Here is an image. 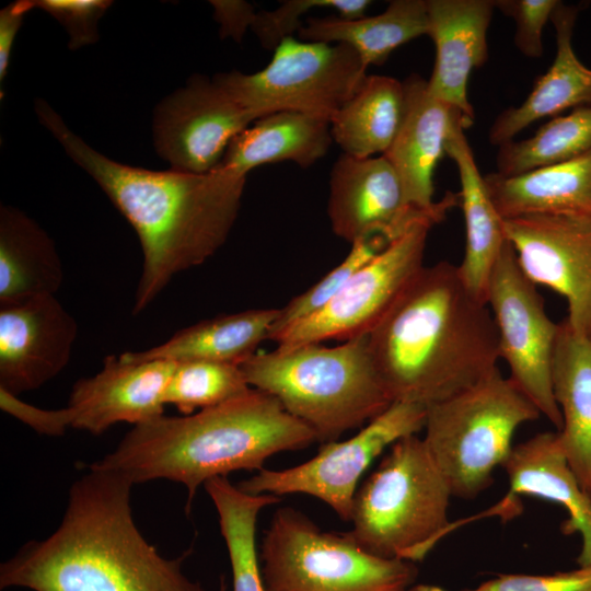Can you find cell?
<instances>
[{
    "label": "cell",
    "mask_w": 591,
    "mask_h": 591,
    "mask_svg": "<svg viewBox=\"0 0 591 591\" xmlns=\"http://www.w3.org/2000/svg\"><path fill=\"white\" fill-rule=\"evenodd\" d=\"M35 111L139 237L142 269L134 315L146 310L176 274L201 265L225 243L241 208L246 175L220 166L193 174L121 164L71 131L47 102L36 101Z\"/></svg>",
    "instance_id": "cell-1"
},
{
    "label": "cell",
    "mask_w": 591,
    "mask_h": 591,
    "mask_svg": "<svg viewBox=\"0 0 591 591\" xmlns=\"http://www.w3.org/2000/svg\"><path fill=\"white\" fill-rule=\"evenodd\" d=\"M84 467L57 530L0 565V589L206 591L183 571L189 551L165 558L138 530L130 506L135 484L117 472Z\"/></svg>",
    "instance_id": "cell-2"
},
{
    "label": "cell",
    "mask_w": 591,
    "mask_h": 591,
    "mask_svg": "<svg viewBox=\"0 0 591 591\" xmlns=\"http://www.w3.org/2000/svg\"><path fill=\"white\" fill-rule=\"evenodd\" d=\"M392 402L428 407L498 369V334L488 305L457 266H424L367 335Z\"/></svg>",
    "instance_id": "cell-3"
},
{
    "label": "cell",
    "mask_w": 591,
    "mask_h": 591,
    "mask_svg": "<svg viewBox=\"0 0 591 591\" xmlns=\"http://www.w3.org/2000/svg\"><path fill=\"white\" fill-rule=\"evenodd\" d=\"M317 441L305 424L270 394L251 387L219 405L136 425L103 459L84 466L120 473L134 484L164 478L187 490L186 512L199 486L215 477L260 471L273 455Z\"/></svg>",
    "instance_id": "cell-4"
},
{
    "label": "cell",
    "mask_w": 591,
    "mask_h": 591,
    "mask_svg": "<svg viewBox=\"0 0 591 591\" xmlns=\"http://www.w3.org/2000/svg\"><path fill=\"white\" fill-rule=\"evenodd\" d=\"M240 367L251 387L274 396L325 443L362 428L393 403L373 366L367 336L334 347L309 344L257 351Z\"/></svg>",
    "instance_id": "cell-5"
},
{
    "label": "cell",
    "mask_w": 591,
    "mask_h": 591,
    "mask_svg": "<svg viewBox=\"0 0 591 591\" xmlns=\"http://www.w3.org/2000/svg\"><path fill=\"white\" fill-rule=\"evenodd\" d=\"M451 497L424 439L404 437L358 488L347 534L378 557L421 560L449 533Z\"/></svg>",
    "instance_id": "cell-6"
},
{
    "label": "cell",
    "mask_w": 591,
    "mask_h": 591,
    "mask_svg": "<svg viewBox=\"0 0 591 591\" xmlns=\"http://www.w3.org/2000/svg\"><path fill=\"white\" fill-rule=\"evenodd\" d=\"M541 416L499 368L472 386L427 407L424 441L452 496L473 499L493 482L517 429Z\"/></svg>",
    "instance_id": "cell-7"
},
{
    "label": "cell",
    "mask_w": 591,
    "mask_h": 591,
    "mask_svg": "<svg viewBox=\"0 0 591 591\" xmlns=\"http://www.w3.org/2000/svg\"><path fill=\"white\" fill-rule=\"evenodd\" d=\"M258 554L265 591H404L418 573L414 561L372 555L292 507L275 511Z\"/></svg>",
    "instance_id": "cell-8"
},
{
    "label": "cell",
    "mask_w": 591,
    "mask_h": 591,
    "mask_svg": "<svg viewBox=\"0 0 591 591\" xmlns=\"http://www.w3.org/2000/svg\"><path fill=\"white\" fill-rule=\"evenodd\" d=\"M367 69L358 53L346 44L288 37L260 71L248 74L232 70L213 79L256 119L291 111L331 123L361 86Z\"/></svg>",
    "instance_id": "cell-9"
},
{
    "label": "cell",
    "mask_w": 591,
    "mask_h": 591,
    "mask_svg": "<svg viewBox=\"0 0 591 591\" xmlns=\"http://www.w3.org/2000/svg\"><path fill=\"white\" fill-rule=\"evenodd\" d=\"M427 407L392 403L382 414L345 441H331L315 456L285 470H260L237 487L253 495L303 494L331 507L350 521L357 486L375 457L397 440L417 434L425 427Z\"/></svg>",
    "instance_id": "cell-10"
},
{
    "label": "cell",
    "mask_w": 591,
    "mask_h": 591,
    "mask_svg": "<svg viewBox=\"0 0 591 591\" xmlns=\"http://www.w3.org/2000/svg\"><path fill=\"white\" fill-rule=\"evenodd\" d=\"M486 303L497 328L500 359L510 369L509 379L559 430L563 418L552 383L559 323L548 317L536 285L522 271L508 240L493 268Z\"/></svg>",
    "instance_id": "cell-11"
},
{
    "label": "cell",
    "mask_w": 591,
    "mask_h": 591,
    "mask_svg": "<svg viewBox=\"0 0 591 591\" xmlns=\"http://www.w3.org/2000/svg\"><path fill=\"white\" fill-rule=\"evenodd\" d=\"M418 223L363 265L318 312L281 332L278 349L367 336L424 267L431 228Z\"/></svg>",
    "instance_id": "cell-12"
},
{
    "label": "cell",
    "mask_w": 591,
    "mask_h": 591,
    "mask_svg": "<svg viewBox=\"0 0 591 591\" xmlns=\"http://www.w3.org/2000/svg\"><path fill=\"white\" fill-rule=\"evenodd\" d=\"M459 205V194L447 192L431 208L416 206L384 155L355 158L343 153L329 175L331 228L350 245L374 236L391 243L418 223H440Z\"/></svg>",
    "instance_id": "cell-13"
},
{
    "label": "cell",
    "mask_w": 591,
    "mask_h": 591,
    "mask_svg": "<svg viewBox=\"0 0 591 591\" xmlns=\"http://www.w3.org/2000/svg\"><path fill=\"white\" fill-rule=\"evenodd\" d=\"M255 120L213 78L196 74L155 107L153 143L171 170L205 174L219 166L231 140Z\"/></svg>",
    "instance_id": "cell-14"
},
{
    "label": "cell",
    "mask_w": 591,
    "mask_h": 591,
    "mask_svg": "<svg viewBox=\"0 0 591 591\" xmlns=\"http://www.w3.org/2000/svg\"><path fill=\"white\" fill-rule=\"evenodd\" d=\"M503 230L525 276L564 297L565 320L591 339V217L523 216L503 220Z\"/></svg>",
    "instance_id": "cell-15"
},
{
    "label": "cell",
    "mask_w": 591,
    "mask_h": 591,
    "mask_svg": "<svg viewBox=\"0 0 591 591\" xmlns=\"http://www.w3.org/2000/svg\"><path fill=\"white\" fill-rule=\"evenodd\" d=\"M78 324L56 296L0 304V389L19 396L68 364Z\"/></svg>",
    "instance_id": "cell-16"
},
{
    "label": "cell",
    "mask_w": 591,
    "mask_h": 591,
    "mask_svg": "<svg viewBox=\"0 0 591 591\" xmlns=\"http://www.w3.org/2000/svg\"><path fill=\"white\" fill-rule=\"evenodd\" d=\"M502 467L509 491L496 506L465 522L493 515L509 520L521 510L522 495L556 502L568 515L561 525L563 533L581 536L578 566H591V498L570 467L557 432H541L513 445Z\"/></svg>",
    "instance_id": "cell-17"
},
{
    "label": "cell",
    "mask_w": 591,
    "mask_h": 591,
    "mask_svg": "<svg viewBox=\"0 0 591 591\" xmlns=\"http://www.w3.org/2000/svg\"><path fill=\"white\" fill-rule=\"evenodd\" d=\"M175 361H123L111 355L95 375L78 380L68 409L71 428L101 434L117 422L139 425L164 413V394Z\"/></svg>",
    "instance_id": "cell-18"
},
{
    "label": "cell",
    "mask_w": 591,
    "mask_h": 591,
    "mask_svg": "<svg viewBox=\"0 0 591 591\" xmlns=\"http://www.w3.org/2000/svg\"><path fill=\"white\" fill-rule=\"evenodd\" d=\"M428 34L434 63L428 89L436 97L474 120L467 84L473 70L488 58L487 33L495 0H426Z\"/></svg>",
    "instance_id": "cell-19"
},
{
    "label": "cell",
    "mask_w": 591,
    "mask_h": 591,
    "mask_svg": "<svg viewBox=\"0 0 591 591\" xmlns=\"http://www.w3.org/2000/svg\"><path fill=\"white\" fill-rule=\"evenodd\" d=\"M403 118L397 134L383 154L401 177L407 196L420 208H431L433 173L455 124L462 119L474 123L428 89L427 80L410 74L405 81Z\"/></svg>",
    "instance_id": "cell-20"
},
{
    "label": "cell",
    "mask_w": 591,
    "mask_h": 591,
    "mask_svg": "<svg viewBox=\"0 0 591 591\" xmlns=\"http://www.w3.org/2000/svg\"><path fill=\"white\" fill-rule=\"evenodd\" d=\"M579 12L578 4L563 1L554 11L551 22L556 33L555 58L547 71L534 82L526 99L496 117L488 132L493 146L514 140L522 130L542 118L591 105V68L580 61L572 46Z\"/></svg>",
    "instance_id": "cell-21"
},
{
    "label": "cell",
    "mask_w": 591,
    "mask_h": 591,
    "mask_svg": "<svg viewBox=\"0 0 591 591\" xmlns=\"http://www.w3.org/2000/svg\"><path fill=\"white\" fill-rule=\"evenodd\" d=\"M472 125L464 119L455 124L447 142L445 154L457 170L460 205L465 223V248L463 259L457 265L459 273L470 292L486 303L489 278L507 239L503 219L495 208L465 136V129Z\"/></svg>",
    "instance_id": "cell-22"
},
{
    "label": "cell",
    "mask_w": 591,
    "mask_h": 591,
    "mask_svg": "<svg viewBox=\"0 0 591 591\" xmlns=\"http://www.w3.org/2000/svg\"><path fill=\"white\" fill-rule=\"evenodd\" d=\"M553 392L563 425L557 431L567 461L591 498V339L559 323L552 362Z\"/></svg>",
    "instance_id": "cell-23"
},
{
    "label": "cell",
    "mask_w": 591,
    "mask_h": 591,
    "mask_svg": "<svg viewBox=\"0 0 591 591\" xmlns=\"http://www.w3.org/2000/svg\"><path fill=\"white\" fill-rule=\"evenodd\" d=\"M500 217L579 215L591 217V151L576 159L514 176H484Z\"/></svg>",
    "instance_id": "cell-24"
},
{
    "label": "cell",
    "mask_w": 591,
    "mask_h": 591,
    "mask_svg": "<svg viewBox=\"0 0 591 591\" xmlns=\"http://www.w3.org/2000/svg\"><path fill=\"white\" fill-rule=\"evenodd\" d=\"M332 142L329 120L300 112H276L237 134L219 166L242 175L285 161L309 167L327 153Z\"/></svg>",
    "instance_id": "cell-25"
},
{
    "label": "cell",
    "mask_w": 591,
    "mask_h": 591,
    "mask_svg": "<svg viewBox=\"0 0 591 591\" xmlns=\"http://www.w3.org/2000/svg\"><path fill=\"white\" fill-rule=\"evenodd\" d=\"M279 309H254L204 320L176 332L161 345L126 351L123 361L207 360L241 366L268 339Z\"/></svg>",
    "instance_id": "cell-26"
},
{
    "label": "cell",
    "mask_w": 591,
    "mask_h": 591,
    "mask_svg": "<svg viewBox=\"0 0 591 591\" xmlns=\"http://www.w3.org/2000/svg\"><path fill=\"white\" fill-rule=\"evenodd\" d=\"M63 280L56 244L30 216L0 208V304L55 296Z\"/></svg>",
    "instance_id": "cell-27"
},
{
    "label": "cell",
    "mask_w": 591,
    "mask_h": 591,
    "mask_svg": "<svg viewBox=\"0 0 591 591\" xmlns=\"http://www.w3.org/2000/svg\"><path fill=\"white\" fill-rule=\"evenodd\" d=\"M427 34L426 0H394L383 12L372 16L308 18L298 32L304 42L350 46L367 68L383 65L396 48Z\"/></svg>",
    "instance_id": "cell-28"
},
{
    "label": "cell",
    "mask_w": 591,
    "mask_h": 591,
    "mask_svg": "<svg viewBox=\"0 0 591 591\" xmlns=\"http://www.w3.org/2000/svg\"><path fill=\"white\" fill-rule=\"evenodd\" d=\"M405 103L403 82L367 76L361 86L332 117L333 141L355 158L383 155L399 128Z\"/></svg>",
    "instance_id": "cell-29"
},
{
    "label": "cell",
    "mask_w": 591,
    "mask_h": 591,
    "mask_svg": "<svg viewBox=\"0 0 591 591\" xmlns=\"http://www.w3.org/2000/svg\"><path fill=\"white\" fill-rule=\"evenodd\" d=\"M218 512L232 571L233 591H265L256 523L259 512L280 501L279 497L243 491L227 477H216L204 485Z\"/></svg>",
    "instance_id": "cell-30"
},
{
    "label": "cell",
    "mask_w": 591,
    "mask_h": 591,
    "mask_svg": "<svg viewBox=\"0 0 591 591\" xmlns=\"http://www.w3.org/2000/svg\"><path fill=\"white\" fill-rule=\"evenodd\" d=\"M591 151V105L553 117L536 132L498 147L496 170L514 176L535 169L566 162Z\"/></svg>",
    "instance_id": "cell-31"
},
{
    "label": "cell",
    "mask_w": 591,
    "mask_h": 591,
    "mask_svg": "<svg viewBox=\"0 0 591 591\" xmlns=\"http://www.w3.org/2000/svg\"><path fill=\"white\" fill-rule=\"evenodd\" d=\"M251 389L240 366L207 360L176 362L164 394V403L183 415L212 407Z\"/></svg>",
    "instance_id": "cell-32"
},
{
    "label": "cell",
    "mask_w": 591,
    "mask_h": 591,
    "mask_svg": "<svg viewBox=\"0 0 591 591\" xmlns=\"http://www.w3.org/2000/svg\"><path fill=\"white\" fill-rule=\"evenodd\" d=\"M384 239L374 236L351 244L348 255L336 267L301 294L279 309L268 339L273 340L285 329L322 310L344 285L386 245Z\"/></svg>",
    "instance_id": "cell-33"
},
{
    "label": "cell",
    "mask_w": 591,
    "mask_h": 591,
    "mask_svg": "<svg viewBox=\"0 0 591 591\" xmlns=\"http://www.w3.org/2000/svg\"><path fill=\"white\" fill-rule=\"evenodd\" d=\"M372 2L369 0H286L270 11L256 12L251 30L260 45L268 50L286 38L293 37L303 26L302 16L314 9H332L344 19L366 15Z\"/></svg>",
    "instance_id": "cell-34"
},
{
    "label": "cell",
    "mask_w": 591,
    "mask_h": 591,
    "mask_svg": "<svg viewBox=\"0 0 591 591\" xmlns=\"http://www.w3.org/2000/svg\"><path fill=\"white\" fill-rule=\"evenodd\" d=\"M59 22L69 34V48L79 49L99 39L97 23L112 5L108 0H31Z\"/></svg>",
    "instance_id": "cell-35"
},
{
    "label": "cell",
    "mask_w": 591,
    "mask_h": 591,
    "mask_svg": "<svg viewBox=\"0 0 591 591\" xmlns=\"http://www.w3.org/2000/svg\"><path fill=\"white\" fill-rule=\"evenodd\" d=\"M560 1L558 0H495V7L515 24L514 44L528 58L543 56V32Z\"/></svg>",
    "instance_id": "cell-36"
},
{
    "label": "cell",
    "mask_w": 591,
    "mask_h": 591,
    "mask_svg": "<svg viewBox=\"0 0 591 591\" xmlns=\"http://www.w3.org/2000/svg\"><path fill=\"white\" fill-rule=\"evenodd\" d=\"M463 591H591V566L553 575H500Z\"/></svg>",
    "instance_id": "cell-37"
},
{
    "label": "cell",
    "mask_w": 591,
    "mask_h": 591,
    "mask_svg": "<svg viewBox=\"0 0 591 591\" xmlns=\"http://www.w3.org/2000/svg\"><path fill=\"white\" fill-rule=\"evenodd\" d=\"M0 407L40 434L60 437L68 428H71V414L68 407L39 408L19 399L16 395L3 389H0Z\"/></svg>",
    "instance_id": "cell-38"
},
{
    "label": "cell",
    "mask_w": 591,
    "mask_h": 591,
    "mask_svg": "<svg viewBox=\"0 0 591 591\" xmlns=\"http://www.w3.org/2000/svg\"><path fill=\"white\" fill-rule=\"evenodd\" d=\"M215 20L220 25L222 38L231 37L241 42L246 31L252 26L256 12L254 7L241 0L210 1Z\"/></svg>",
    "instance_id": "cell-39"
},
{
    "label": "cell",
    "mask_w": 591,
    "mask_h": 591,
    "mask_svg": "<svg viewBox=\"0 0 591 591\" xmlns=\"http://www.w3.org/2000/svg\"><path fill=\"white\" fill-rule=\"evenodd\" d=\"M32 9L31 0H18L0 12V82L7 76L13 43L24 15Z\"/></svg>",
    "instance_id": "cell-40"
},
{
    "label": "cell",
    "mask_w": 591,
    "mask_h": 591,
    "mask_svg": "<svg viewBox=\"0 0 591 591\" xmlns=\"http://www.w3.org/2000/svg\"><path fill=\"white\" fill-rule=\"evenodd\" d=\"M404 591H448V590L439 586H434V584L418 583V584H412Z\"/></svg>",
    "instance_id": "cell-41"
},
{
    "label": "cell",
    "mask_w": 591,
    "mask_h": 591,
    "mask_svg": "<svg viewBox=\"0 0 591 591\" xmlns=\"http://www.w3.org/2000/svg\"><path fill=\"white\" fill-rule=\"evenodd\" d=\"M223 590H224V586L222 584V586H221V591H223Z\"/></svg>",
    "instance_id": "cell-42"
}]
</instances>
